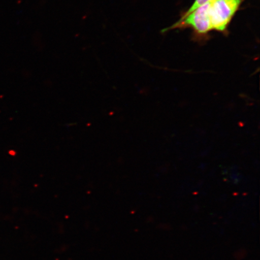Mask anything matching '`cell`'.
<instances>
[{
  "instance_id": "1",
  "label": "cell",
  "mask_w": 260,
  "mask_h": 260,
  "mask_svg": "<svg viewBox=\"0 0 260 260\" xmlns=\"http://www.w3.org/2000/svg\"><path fill=\"white\" fill-rule=\"evenodd\" d=\"M243 0H210L200 6L186 17L172 25L174 28L185 26L193 29L199 34L210 30H226Z\"/></svg>"
},
{
  "instance_id": "2",
  "label": "cell",
  "mask_w": 260,
  "mask_h": 260,
  "mask_svg": "<svg viewBox=\"0 0 260 260\" xmlns=\"http://www.w3.org/2000/svg\"><path fill=\"white\" fill-rule=\"evenodd\" d=\"M210 1V0H195L192 6H191V8L188 10V11L185 13L183 15V17L181 18L186 17V16L189 15L190 13L196 10L198 8H199L200 6H202L205 4V3H207L208 2Z\"/></svg>"
}]
</instances>
